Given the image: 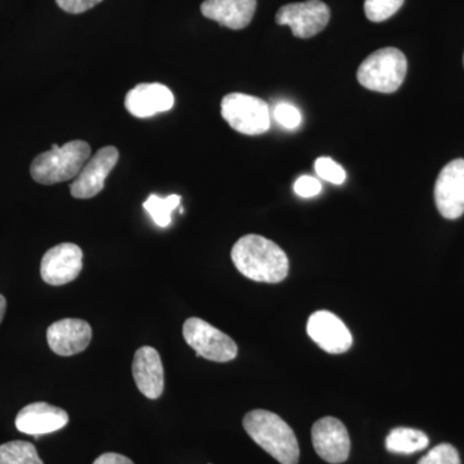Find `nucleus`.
Returning a JSON list of instances; mask_svg holds the SVG:
<instances>
[{"instance_id":"5","label":"nucleus","mask_w":464,"mask_h":464,"mask_svg":"<svg viewBox=\"0 0 464 464\" xmlns=\"http://www.w3.org/2000/svg\"><path fill=\"white\" fill-rule=\"evenodd\" d=\"M222 118L232 130L246 136H258L270 130V108L258 97L230 93L221 102Z\"/></svg>"},{"instance_id":"23","label":"nucleus","mask_w":464,"mask_h":464,"mask_svg":"<svg viewBox=\"0 0 464 464\" xmlns=\"http://www.w3.org/2000/svg\"><path fill=\"white\" fill-rule=\"evenodd\" d=\"M315 170L320 179L334 183V185H342L346 181V172H344L343 168L335 163L331 158L317 159Z\"/></svg>"},{"instance_id":"9","label":"nucleus","mask_w":464,"mask_h":464,"mask_svg":"<svg viewBox=\"0 0 464 464\" xmlns=\"http://www.w3.org/2000/svg\"><path fill=\"white\" fill-rule=\"evenodd\" d=\"M435 201L444 218L457 219L464 215V159H456L442 168L436 179Z\"/></svg>"},{"instance_id":"14","label":"nucleus","mask_w":464,"mask_h":464,"mask_svg":"<svg viewBox=\"0 0 464 464\" xmlns=\"http://www.w3.org/2000/svg\"><path fill=\"white\" fill-rule=\"evenodd\" d=\"M69 423V414L63 409L47 404L34 402L21 409L16 417L18 431L26 435L38 436L56 432Z\"/></svg>"},{"instance_id":"28","label":"nucleus","mask_w":464,"mask_h":464,"mask_svg":"<svg viewBox=\"0 0 464 464\" xmlns=\"http://www.w3.org/2000/svg\"><path fill=\"white\" fill-rule=\"evenodd\" d=\"M5 310H7V301L0 295V323H2L3 317H5Z\"/></svg>"},{"instance_id":"18","label":"nucleus","mask_w":464,"mask_h":464,"mask_svg":"<svg viewBox=\"0 0 464 464\" xmlns=\"http://www.w3.org/2000/svg\"><path fill=\"white\" fill-rule=\"evenodd\" d=\"M430 440L420 430L398 427L390 432L386 439V449L390 453L413 454L429 447Z\"/></svg>"},{"instance_id":"24","label":"nucleus","mask_w":464,"mask_h":464,"mask_svg":"<svg viewBox=\"0 0 464 464\" xmlns=\"http://www.w3.org/2000/svg\"><path fill=\"white\" fill-rule=\"evenodd\" d=\"M275 119L286 130H295L302 121L301 112L290 103H280L275 109Z\"/></svg>"},{"instance_id":"4","label":"nucleus","mask_w":464,"mask_h":464,"mask_svg":"<svg viewBox=\"0 0 464 464\" xmlns=\"http://www.w3.org/2000/svg\"><path fill=\"white\" fill-rule=\"evenodd\" d=\"M408 61L398 48H382L365 58L357 70V81L380 93H393L404 83Z\"/></svg>"},{"instance_id":"21","label":"nucleus","mask_w":464,"mask_h":464,"mask_svg":"<svg viewBox=\"0 0 464 464\" xmlns=\"http://www.w3.org/2000/svg\"><path fill=\"white\" fill-rule=\"evenodd\" d=\"M405 0H365L364 11L372 23L389 20L404 5Z\"/></svg>"},{"instance_id":"19","label":"nucleus","mask_w":464,"mask_h":464,"mask_svg":"<svg viewBox=\"0 0 464 464\" xmlns=\"http://www.w3.org/2000/svg\"><path fill=\"white\" fill-rule=\"evenodd\" d=\"M181 204L179 195H169L168 198H159L158 195H150L149 199L143 203V209L149 213L152 221L159 227L166 228L172 224V213Z\"/></svg>"},{"instance_id":"1","label":"nucleus","mask_w":464,"mask_h":464,"mask_svg":"<svg viewBox=\"0 0 464 464\" xmlns=\"http://www.w3.org/2000/svg\"><path fill=\"white\" fill-rule=\"evenodd\" d=\"M235 267L253 282L282 283L289 274V258L274 241L261 235H246L231 250Z\"/></svg>"},{"instance_id":"13","label":"nucleus","mask_w":464,"mask_h":464,"mask_svg":"<svg viewBox=\"0 0 464 464\" xmlns=\"http://www.w3.org/2000/svg\"><path fill=\"white\" fill-rule=\"evenodd\" d=\"M47 341L57 355H76L90 346L92 328L90 324L81 319L58 320L48 328Z\"/></svg>"},{"instance_id":"8","label":"nucleus","mask_w":464,"mask_h":464,"mask_svg":"<svg viewBox=\"0 0 464 464\" xmlns=\"http://www.w3.org/2000/svg\"><path fill=\"white\" fill-rule=\"evenodd\" d=\"M119 160V151L114 146L100 149L70 185V192L75 199H91L105 188V181Z\"/></svg>"},{"instance_id":"22","label":"nucleus","mask_w":464,"mask_h":464,"mask_svg":"<svg viewBox=\"0 0 464 464\" xmlns=\"http://www.w3.org/2000/svg\"><path fill=\"white\" fill-rule=\"evenodd\" d=\"M418 464H460V457L453 445L440 444L420 458Z\"/></svg>"},{"instance_id":"15","label":"nucleus","mask_w":464,"mask_h":464,"mask_svg":"<svg viewBox=\"0 0 464 464\" xmlns=\"http://www.w3.org/2000/svg\"><path fill=\"white\" fill-rule=\"evenodd\" d=\"M124 105L128 112L136 118H151L169 111L174 106V96L166 85L143 83L128 92Z\"/></svg>"},{"instance_id":"27","label":"nucleus","mask_w":464,"mask_h":464,"mask_svg":"<svg viewBox=\"0 0 464 464\" xmlns=\"http://www.w3.org/2000/svg\"><path fill=\"white\" fill-rule=\"evenodd\" d=\"M93 464H134L130 458L116 453H105L97 458Z\"/></svg>"},{"instance_id":"25","label":"nucleus","mask_w":464,"mask_h":464,"mask_svg":"<svg viewBox=\"0 0 464 464\" xmlns=\"http://www.w3.org/2000/svg\"><path fill=\"white\" fill-rule=\"evenodd\" d=\"M295 194L302 198H314L322 192V183L310 176L299 177L295 183Z\"/></svg>"},{"instance_id":"7","label":"nucleus","mask_w":464,"mask_h":464,"mask_svg":"<svg viewBox=\"0 0 464 464\" xmlns=\"http://www.w3.org/2000/svg\"><path fill=\"white\" fill-rule=\"evenodd\" d=\"M331 20V9L322 0L284 5L276 14L277 25H286L293 35L308 39L323 32Z\"/></svg>"},{"instance_id":"3","label":"nucleus","mask_w":464,"mask_h":464,"mask_svg":"<svg viewBox=\"0 0 464 464\" xmlns=\"http://www.w3.org/2000/svg\"><path fill=\"white\" fill-rule=\"evenodd\" d=\"M92 155L91 146L85 141L67 142L63 148L52 146L50 151L42 152L34 159L30 174L41 185L75 179Z\"/></svg>"},{"instance_id":"10","label":"nucleus","mask_w":464,"mask_h":464,"mask_svg":"<svg viewBox=\"0 0 464 464\" xmlns=\"http://www.w3.org/2000/svg\"><path fill=\"white\" fill-rule=\"evenodd\" d=\"M83 270V250L76 244L63 243L45 253L42 259V279L50 285L74 282Z\"/></svg>"},{"instance_id":"6","label":"nucleus","mask_w":464,"mask_h":464,"mask_svg":"<svg viewBox=\"0 0 464 464\" xmlns=\"http://www.w3.org/2000/svg\"><path fill=\"white\" fill-rule=\"evenodd\" d=\"M183 338L198 357L216 362H228L237 356V344L224 332L199 317H190L183 324Z\"/></svg>"},{"instance_id":"11","label":"nucleus","mask_w":464,"mask_h":464,"mask_svg":"<svg viewBox=\"0 0 464 464\" xmlns=\"http://www.w3.org/2000/svg\"><path fill=\"white\" fill-rule=\"evenodd\" d=\"M313 444L317 456L328 463L341 464L350 456V435L337 418H322L314 424Z\"/></svg>"},{"instance_id":"17","label":"nucleus","mask_w":464,"mask_h":464,"mask_svg":"<svg viewBox=\"0 0 464 464\" xmlns=\"http://www.w3.org/2000/svg\"><path fill=\"white\" fill-rule=\"evenodd\" d=\"M201 14L219 25L241 30L249 25L257 9V0H206Z\"/></svg>"},{"instance_id":"20","label":"nucleus","mask_w":464,"mask_h":464,"mask_svg":"<svg viewBox=\"0 0 464 464\" xmlns=\"http://www.w3.org/2000/svg\"><path fill=\"white\" fill-rule=\"evenodd\" d=\"M0 464H43L35 447L27 441L0 445Z\"/></svg>"},{"instance_id":"2","label":"nucleus","mask_w":464,"mask_h":464,"mask_svg":"<svg viewBox=\"0 0 464 464\" xmlns=\"http://www.w3.org/2000/svg\"><path fill=\"white\" fill-rule=\"evenodd\" d=\"M244 430L250 439L280 464H297L299 445L288 423L273 411H249L243 420Z\"/></svg>"},{"instance_id":"16","label":"nucleus","mask_w":464,"mask_h":464,"mask_svg":"<svg viewBox=\"0 0 464 464\" xmlns=\"http://www.w3.org/2000/svg\"><path fill=\"white\" fill-rule=\"evenodd\" d=\"M132 373L143 396L151 400L160 398L164 391V368L155 348L143 346L136 351Z\"/></svg>"},{"instance_id":"26","label":"nucleus","mask_w":464,"mask_h":464,"mask_svg":"<svg viewBox=\"0 0 464 464\" xmlns=\"http://www.w3.org/2000/svg\"><path fill=\"white\" fill-rule=\"evenodd\" d=\"M102 0H56L58 7L67 14H79L96 7Z\"/></svg>"},{"instance_id":"12","label":"nucleus","mask_w":464,"mask_h":464,"mask_svg":"<svg viewBox=\"0 0 464 464\" xmlns=\"http://www.w3.org/2000/svg\"><path fill=\"white\" fill-rule=\"evenodd\" d=\"M307 334L325 353H344L353 347V334L340 317L329 311H316L307 322Z\"/></svg>"},{"instance_id":"29","label":"nucleus","mask_w":464,"mask_h":464,"mask_svg":"<svg viewBox=\"0 0 464 464\" xmlns=\"http://www.w3.org/2000/svg\"><path fill=\"white\" fill-rule=\"evenodd\" d=\"M463 61H464V58H463Z\"/></svg>"}]
</instances>
